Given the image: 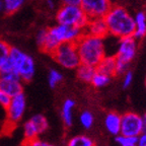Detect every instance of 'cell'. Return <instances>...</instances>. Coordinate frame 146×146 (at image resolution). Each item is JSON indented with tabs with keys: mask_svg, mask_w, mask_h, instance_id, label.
Returning a JSON list of instances; mask_svg holds the SVG:
<instances>
[{
	"mask_svg": "<svg viewBox=\"0 0 146 146\" xmlns=\"http://www.w3.org/2000/svg\"><path fill=\"white\" fill-rule=\"evenodd\" d=\"M84 34V30L77 27L57 23L47 29L44 43L40 47L43 52L52 55L58 46L62 43H76Z\"/></svg>",
	"mask_w": 146,
	"mask_h": 146,
	"instance_id": "cell-1",
	"label": "cell"
},
{
	"mask_svg": "<svg viewBox=\"0 0 146 146\" xmlns=\"http://www.w3.org/2000/svg\"><path fill=\"white\" fill-rule=\"evenodd\" d=\"M109 35L118 39L134 36V16L127 11L123 6H112L105 16Z\"/></svg>",
	"mask_w": 146,
	"mask_h": 146,
	"instance_id": "cell-2",
	"label": "cell"
},
{
	"mask_svg": "<svg viewBox=\"0 0 146 146\" xmlns=\"http://www.w3.org/2000/svg\"><path fill=\"white\" fill-rule=\"evenodd\" d=\"M78 55L82 64H87L96 67L98 64L106 56V48L104 38L83 34L76 42Z\"/></svg>",
	"mask_w": 146,
	"mask_h": 146,
	"instance_id": "cell-3",
	"label": "cell"
},
{
	"mask_svg": "<svg viewBox=\"0 0 146 146\" xmlns=\"http://www.w3.org/2000/svg\"><path fill=\"white\" fill-rule=\"evenodd\" d=\"M8 58L13 63L21 81L30 82L34 78L36 65L33 57H31L30 55H27L21 49L11 47Z\"/></svg>",
	"mask_w": 146,
	"mask_h": 146,
	"instance_id": "cell-4",
	"label": "cell"
},
{
	"mask_svg": "<svg viewBox=\"0 0 146 146\" xmlns=\"http://www.w3.org/2000/svg\"><path fill=\"white\" fill-rule=\"evenodd\" d=\"M137 52V43L134 36H125L119 39L118 50H117V75L123 74L127 71L129 64L133 61Z\"/></svg>",
	"mask_w": 146,
	"mask_h": 146,
	"instance_id": "cell-5",
	"label": "cell"
},
{
	"mask_svg": "<svg viewBox=\"0 0 146 146\" xmlns=\"http://www.w3.org/2000/svg\"><path fill=\"white\" fill-rule=\"evenodd\" d=\"M56 21L61 25L77 27L84 30L89 21V18L78 5L63 4L56 13Z\"/></svg>",
	"mask_w": 146,
	"mask_h": 146,
	"instance_id": "cell-6",
	"label": "cell"
},
{
	"mask_svg": "<svg viewBox=\"0 0 146 146\" xmlns=\"http://www.w3.org/2000/svg\"><path fill=\"white\" fill-rule=\"evenodd\" d=\"M52 56L60 66L66 69H76L81 64L75 43L60 44Z\"/></svg>",
	"mask_w": 146,
	"mask_h": 146,
	"instance_id": "cell-7",
	"label": "cell"
},
{
	"mask_svg": "<svg viewBox=\"0 0 146 146\" xmlns=\"http://www.w3.org/2000/svg\"><path fill=\"white\" fill-rule=\"evenodd\" d=\"M25 109H27V100L23 92L12 96L10 103L5 109L6 124L15 126L17 123H19L25 113Z\"/></svg>",
	"mask_w": 146,
	"mask_h": 146,
	"instance_id": "cell-8",
	"label": "cell"
},
{
	"mask_svg": "<svg viewBox=\"0 0 146 146\" xmlns=\"http://www.w3.org/2000/svg\"><path fill=\"white\" fill-rule=\"evenodd\" d=\"M144 131L143 117L134 112H127L122 115L121 134L138 137Z\"/></svg>",
	"mask_w": 146,
	"mask_h": 146,
	"instance_id": "cell-9",
	"label": "cell"
},
{
	"mask_svg": "<svg viewBox=\"0 0 146 146\" xmlns=\"http://www.w3.org/2000/svg\"><path fill=\"white\" fill-rule=\"evenodd\" d=\"M49 124L47 119L41 114L35 115L23 125V136L25 142L31 141L39 137V135L48 130Z\"/></svg>",
	"mask_w": 146,
	"mask_h": 146,
	"instance_id": "cell-10",
	"label": "cell"
},
{
	"mask_svg": "<svg viewBox=\"0 0 146 146\" xmlns=\"http://www.w3.org/2000/svg\"><path fill=\"white\" fill-rule=\"evenodd\" d=\"M111 0H81L80 7L88 18L105 17L112 7Z\"/></svg>",
	"mask_w": 146,
	"mask_h": 146,
	"instance_id": "cell-11",
	"label": "cell"
},
{
	"mask_svg": "<svg viewBox=\"0 0 146 146\" xmlns=\"http://www.w3.org/2000/svg\"><path fill=\"white\" fill-rule=\"evenodd\" d=\"M84 33L91 35V36H100V38H104L105 39L106 36L109 35L108 25L105 21V17L90 18L87 25L84 29Z\"/></svg>",
	"mask_w": 146,
	"mask_h": 146,
	"instance_id": "cell-12",
	"label": "cell"
},
{
	"mask_svg": "<svg viewBox=\"0 0 146 146\" xmlns=\"http://www.w3.org/2000/svg\"><path fill=\"white\" fill-rule=\"evenodd\" d=\"M0 89L8 94L10 98L23 94V86L21 79H12L0 76Z\"/></svg>",
	"mask_w": 146,
	"mask_h": 146,
	"instance_id": "cell-13",
	"label": "cell"
},
{
	"mask_svg": "<svg viewBox=\"0 0 146 146\" xmlns=\"http://www.w3.org/2000/svg\"><path fill=\"white\" fill-rule=\"evenodd\" d=\"M121 121L122 115L118 114L116 112H111L106 116L105 118V127L112 135L120 134L121 132Z\"/></svg>",
	"mask_w": 146,
	"mask_h": 146,
	"instance_id": "cell-14",
	"label": "cell"
},
{
	"mask_svg": "<svg viewBox=\"0 0 146 146\" xmlns=\"http://www.w3.org/2000/svg\"><path fill=\"white\" fill-rule=\"evenodd\" d=\"M116 68H117L116 56H107V55L102 59V61L96 67V71L105 73V74H107L109 76L117 75Z\"/></svg>",
	"mask_w": 146,
	"mask_h": 146,
	"instance_id": "cell-15",
	"label": "cell"
},
{
	"mask_svg": "<svg viewBox=\"0 0 146 146\" xmlns=\"http://www.w3.org/2000/svg\"><path fill=\"white\" fill-rule=\"evenodd\" d=\"M75 107V102L71 98H67L63 102L61 109V118L65 127L69 128L73 123V109Z\"/></svg>",
	"mask_w": 146,
	"mask_h": 146,
	"instance_id": "cell-16",
	"label": "cell"
},
{
	"mask_svg": "<svg viewBox=\"0 0 146 146\" xmlns=\"http://www.w3.org/2000/svg\"><path fill=\"white\" fill-rule=\"evenodd\" d=\"M135 21V39H141L146 36V14L143 11L137 12L134 16Z\"/></svg>",
	"mask_w": 146,
	"mask_h": 146,
	"instance_id": "cell-17",
	"label": "cell"
},
{
	"mask_svg": "<svg viewBox=\"0 0 146 146\" xmlns=\"http://www.w3.org/2000/svg\"><path fill=\"white\" fill-rule=\"evenodd\" d=\"M96 71V67L81 63L76 68V74H77V77L79 80L85 82V83H90Z\"/></svg>",
	"mask_w": 146,
	"mask_h": 146,
	"instance_id": "cell-18",
	"label": "cell"
},
{
	"mask_svg": "<svg viewBox=\"0 0 146 146\" xmlns=\"http://www.w3.org/2000/svg\"><path fill=\"white\" fill-rule=\"evenodd\" d=\"M110 80H111V76L107 75L105 73L100 72V71H96L90 83L96 88H102V87H105L106 85L109 84Z\"/></svg>",
	"mask_w": 146,
	"mask_h": 146,
	"instance_id": "cell-19",
	"label": "cell"
},
{
	"mask_svg": "<svg viewBox=\"0 0 146 146\" xmlns=\"http://www.w3.org/2000/svg\"><path fill=\"white\" fill-rule=\"evenodd\" d=\"M94 145L91 138L85 136V135H78V136L72 137L69 140L67 146H92Z\"/></svg>",
	"mask_w": 146,
	"mask_h": 146,
	"instance_id": "cell-20",
	"label": "cell"
},
{
	"mask_svg": "<svg viewBox=\"0 0 146 146\" xmlns=\"http://www.w3.org/2000/svg\"><path fill=\"white\" fill-rule=\"evenodd\" d=\"M3 2H4L5 13L12 14L21 9V7L25 2V0H3Z\"/></svg>",
	"mask_w": 146,
	"mask_h": 146,
	"instance_id": "cell-21",
	"label": "cell"
},
{
	"mask_svg": "<svg viewBox=\"0 0 146 146\" xmlns=\"http://www.w3.org/2000/svg\"><path fill=\"white\" fill-rule=\"evenodd\" d=\"M63 79V75L62 73L58 70H55V69H52V70L49 71L48 74V82H49V86L54 88L56 87L60 82Z\"/></svg>",
	"mask_w": 146,
	"mask_h": 146,
	"instance_id": "cell-22",
	"label": "cell"
},
{
	"mask_svg": "<svg viewBox=\"0 0 146 146\" xmlns=\"http://www.w3.org/2000/svg\"><path fill=\"white\" fill-rule=\"evenodd\" d=\"M137 139H138V137L128 136V135H124V134H121V133H120L119 135H117V137H116L117 143H118L120 146L136 145Z\"/></svg>",
	"mask_w": 146,
	"mask_h": 146,
	"instance_id": "cell-23",
	"label": "cell"
},
{
	"mask_svg": "<svg viewBox=\"0 0 146 146\" xmlns=\"http://www.w3.org/2000/svg\"><path fill=\"white\" fill-rule=\"evenodd\" d=\"M79 121L81 126L84 129H89V128L92 127L94 125V115L91 114L89 111H84V112H82L79 116Z\"/></svg>",
	"mask_w": 146,
	"mask_h": 146,
	"instance_id": "cell-24",
	"label": "cell"
},
{
	"mask_svg": "<svg viewBox=\"0 0 146 146\" xmlns=\"http://www.w3.org/2000/svg\"><path fill=\"white\" fill-rule=\"evenodd\" d=\"M10 49H11V47L8 45V43L0 39V69L8 58Z\"/></svg>",
	"mask_w": 146,
	"mask_h": 146,
	"instance_id": "cell-25",
	"label": "cell"
},
{
	"mask_svg": "<svg viewBox=\"0 0 146 146\" xmlns=\"http://www.w3.org/2000/svg\"><path fill=\"white\" fill-rule=\"evenodd\" d=\"M25 143L27 144V146H56V145H54V144H51V143H49V142L41 140L39 137L34 140H31V141L25 142Z\"/></svg>",
	"mask_w": 146,
	"mask_h": 146,
	"instance_id": "cell-26",
	"label": "cell"
},
{
	"mask_svg": "<svg viewBox=\"0 0 146 146\" xmlns=\"http://www.w3.org/2000/svg\"><path fill=\"white\" fill-rule=\"evenodd\" d=\"M10 100H11V98L8 94H5L4 91L0 89V107L5 110L7 108V106H8V104L10 103Z\"/></svg>",
	"mask_w": 146,
	"mask_h": 146,
	"instance_id": "cell-27",
	"label": "cell"
},
{
	"mask_svg": "<svg viewBox=\"0 0 146 146\" xmlns=\"http://www.w3.org/2000/svg\"><path fill=\"white\" fill-rule=\"evenodd\" d=\"M133 82V73L131 71L127 70L125 72V75L123 78V87L124 88H128L130 87V85L132 84Z\"/></svg>",
	"mask_w": 146,
	"mask_h": 146,
	"instance_id": "cell-28",
	"label": "cell"
},
{
	"mask_svg": "<svg viewBox=\"0 0 146 146\" xmlns=\"http://www.w3.org/2000/svg\"><path fill=\"white\" fill-rule=\"evenodd\" d=\"M46 33H47V29H42V30H40L39 32L36 33V44H38V46H39V48L42 46V44L44 43V41H45Z\"/></svg>",
	"mask_w": 146,
	"mask_h": 146,
	"instance_id": "cell-29",
	"label": "cell"
},
{
	"mask_svg": "<svg viewBox=\"0 0 146 146\" xmlns=\"http://www.w3.org/2000/svg\"><path fill=\"white\" fill-rule=\"evenodd\" d=\"M136 146H146V132H142L138 136Z\"/></svg>",
	"mask_w": 146,
	"mask_h": 146,
	"instance_id": "cell-30",
	"label": "cell"
},
{
	"mask_svg": "<svg viewBox=\"0 0 146 146\" xmlns=\"http://www.w3.org/2000/svg\"><path fill=\"white\" fill-rule=\"evenodd\" d=\"M62 3L65 5H78V6H80L81 0H62Z\"/></svg>",
	"mask_w": 146,
	"mask_h": 146,
	"instance_id": "cell-31",
	"label": "cell"
},
{
	"mask_svg": "<svg viewBox=\"0 0 146 146\" xmlns=\"http://www.w3.org/2000/svg\"><path fill=\"white\" fill-rule=\"evenodd\" d=\"M46 4L50 9H54L55 8V2L54 0H46Z\"/></svg>",
	"mask_w": 146,
	"mask_h": 146,
	"instance_id": "cell-32",
	"label": "cell"
},
{
	"mask_svg": "<svg viewBox=\"0 0 146 146\" xmlns=\"http://www.w3.org/2000/svg\"><path fill=\"white\" fill-rule=\"evenodd\" d=\"M5 7H4V2L3 0H0V12H4Z\"/></svg>",
	"mask_w": 146,
	"mask_h": 146,
	"instance_id": "cell-33",
	"label": "cell"
},
{
	"mask_svg": "<svg viewBox=\"0 0 146 146\" xmlns=\"http://www.w3.org/2000/svg\"><path fill=\"white\" fill-rule=\"evenodd\" d=\"M21 146H27V144H25V143H23V145H21Z\"/></svg>",
	"mask_w": 146,
	"mask_h": 146,
	"instance_id": "cell-34",
	"label": "cell"
},
{
	"mask_svg": "<svg viewBox=\"0 0 146 146\" xmlns=\"http://www.w3.org/2000/svg\"><path fill=\"white\" fill-rule=\"evenodd\" d=\"M145 87H146V79H145Z\"/></svg>",
	"mask_w": 146,
	"mask_h": 146,
	"instance_id": "cell-35",
	"label": "cell"
},
{
	"mask_svg": "<svg viewBox=\"0 0 146 146\" xmlns=\"http://www.w3.org/2000/svg\"><path fill=\"white\" fill-rule=\"evenodd\" d=\"M131 146H136V145H131Z\"/></svg>",
	"mask_w": 146,
	"mask_h": 146,
	"instance_id": "cell-36",
	"label": "cell"
},
{
	"mask_svg": "<svg viewBox=\"0 0 146 146\" xmlns=\"http://www.w3.org/2000/svg\"><path fill=\"white\" fill-rule=\"evenodd\" d=\"M144 117H145V118H146V114H145V116H144Z\"/></svg>",
	"mask_w": 146,
	"mask_h": 146,
	"instance_id": "cell-37",
	"label": "cell"
},
{
	"mask_svg": "<svg viewBox=\"0 0 146 146\" xmlns=\"http://www.w3.org/2000/svg\"><path fill=\"white\" fill-rule=\"evenodd\" d=\"M92 146H96V145H92Z\"/></svg>",
	"mask_w": 146,
	"mask_h": 146,
	"instance_id": "cell-38",
	"label": "cell"
}]
</instances>
